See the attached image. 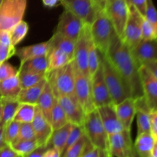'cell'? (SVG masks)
I'll return each instance as SVG.
<instances>
[{
    "instance_id": "obj_1",
    "label": "cell",
    "mask_w": 157,
    "mask_h": 157,
    "mask_svg": "<svg viewBox=\"0 0 157 157\" xmlns=\"http://www.w3.org/2000/svg\"><path fill=\"white\" fill-rule=\"evenodd\" d=\"M104 56L119 72L130 90L132 98L143 97V89L140 76V67L132 55L130 48L116 36Z\"/></svg>"
},
{
    "instance_id": "obj_2",
    "label": "cell",
    "mask_w": 157,
    "mask_h": 157,
    "mask_svg": "<svg viewBox=\"0 0 157 157\" xmlns=\"http://www.w3.org/2000/svg\"><path fill=\"white\" fill-rule=\"evenodd\" d=\"M90 32L92 41L103 55L107 54L112 41L117 36L104 9L97 12L94 20L90 25Z\"/></svg>"
},
{
    "instance_id": "obj_3",
    "label": "cell",
    "mask_w": 157,
    "mask_h": 157,
    "mask_svg": "<svg viewBox=\"0 0 157 157\" xmlns=\"http://www.w3.org/2000/svg\"><path fill=\"white\" fill-rule=\"evenodd\" d=\"M75 68L73 60L65 65L46 73L45 78L55 97L75 95Z\"/></svg>"
},
{
    "instance_id": "obj_4",
    "label": "cell",
    "mask_w": 157,
    "mask_h": 157,
    "mask_svg": "<svg viewBox=\"0 0 157 157\" xmlns=\"http://www.w3.org/2000/svg\"><path fill=\"white\" fill-rule=\"evenodd\" d=\"M101 64L104 81L113 104H118L127 98H132L130 90L126 81L107 57L103 55H101Z\"/></svg>"
},
{
    "instance_id": "obj_5",
    "label": "cell",
    "mask_w": 157,
    "mask_h": 157,
    "mask_svg": "<svg viewBox=\"0 0 157 157\" xmlns=\"http://www.w3.org/2000/svg\"><path fill=\"white\" fill-rule=\"evenodd\" d=\"M82 127L84 134L94 147L108 153V135L97 108L86 113Z\"/></svg>"
},
{
    "instance_id": "obj_6",
    "label": "cell",
    "mask_w": 157,
    "mask_h": 157,
    "mask_svg": "<svg viewBox=\"0 0 157 157\" xmlns=\"http://www.w3.org/2000/svg\"><path fill=\"white\" fill-rule=\"evenodd\" d=\"M28 0H3L0 6V30L10 31L23 20Z\"/></svg>"
},
{
    "instance_id": "obj_7",
    "label": "cell",
    "mask_w": 157,
    "mask_h": 157,
    "mask_svg": "<svg viewBox=\"0 0 157 157\" xmlns=\"http://www.w3.org/2000/svg\"><path fill=\"white\" fill-rule=\"evenodd\" d=\"M104 10L113 25L117 35L123 41L129 15V6L126 0H112L106 5Z\"/></svg>"
},
{
    "instance_id": "obj_8",
    "label": "cell",
    "mask_w": 157,
    "mask_h": 157,
    "mask_svg": "<svg viewBox=\"0 0 157 157\" xmlns=\"http://www.w3.org/2000/svg\"><path fill=\"white\" fill-rule=\"evenodd\" d=\"M92 42L90 32V25H85L79 37L75 41L73 61L75 68L80 73L89 76L87 69V56L90 44Z\"/></svg>"
},
{
    "instance_id": "obj_9",
    "label": "cell",
    "mask_w": 157,
    "mask_h": 157,
    "mask_svg": "<svg viewBox=\"0 0 157 157\" xmlns=\"http://www.w3.org/2000/svg\"><path fill=\"white\" fill-rule=\"evenodd\" d=\"M75 96L82 107L85 114L96 109L92 94L90 78L80 73L77 70L75 72Z\"/></svg>"
},
{
    "instance_id": "obj_10",
    "label": "cell",
    "mask_w": 157,
    "mask_h": 157,
    "mask_svg": "<svg viewBox=\"0 0 157 157\" xmlns=\"http://www.w3.org/2000/svg\"><path fill=\"white\" fill-rule=\"evenodd\" d=\"M108 153L111 157H133V144L130 130L108 135Z\"/></svg>"
},
{
    "instance_id": "obj_11",
    "label": "cell",
    "mask_w": 157,
    "mask_h": 157,
    "mask_svg": "<svg viewBox=\"0 0 157 157\" xmlns=\"http://www.w3.org/2000/svg\"><path fill=\"white\" fill-rule=\"evenodd\" d=\"M129 6V15L124 30V41L130 49L134 48L141 38V29L144 16L133 6Z\"/></svg>"
},
{
    "instance_id": "obj_12",
    "label": "cell",
    "mask_w": 157,
    "mask_h": 157,
    "mask_svg": "<svg viewBox=\"0 0 157 157\" xmlns=\"http://www.w3.org/2000/svg\"><path fill=\"white\" fill-rule=\"evenodd\" d=\"M84 25L82 20L70 11L64 9L60 15L55 32L76 41Z\"/></svg>"
},
{
    "instance_id": "obj_13",
    "label": "cell",
    "mask_w": 157,
    "mask_h": 157,
    "mask_svg": "<svg viewBox=\"0 0 157 157\" xmlns=\"http://www.w3.org/2000/svg\"><path fill=\"white\" fill-rule=\"evenodd\" d=\"M64 9L70 11L82 20L85 25H90L96 17V10L93 0H61Z\"/></svg>"
},
{
    "instance_id": "obj_14",
    "label": "cell",
    "mask_w": 157,
    "mask_h": 157,
    "mask_svg": "<svg viewBox=\"0 0 157 157\" xmlns=\"http://www.w3.org/2000/svg\"><path fill=\"white\" fill-rule=\"evenodd\" d=\"M143 95L149 109L157 110V79L144 65L139 68Z\"/></svg>"
},
{
    "instance_id": "obj_15",
    "label": "cell",
    "mask_w": 157,
    "mask_h": 157,
    "mask_svg": "<svg viewBox=\"0 0 157 157\" xmlns=\"http://www.w3.org/2000/svg\"><path fill=\"white\" fill-rule=\"evenodd\" d=\"M58 104L62 107L68 122L75 125L82 126L85 113L75 95H61L57 98Z\"/></svg>"
},
{
    "instance_id": "obj_16",
    "label": "cell",
    "mask_w": 157,
    "mask_h": 157,
    "mask_svg": "<svg viewBox=\"0 0 157 157\" xmlns=\"http://www.w3.org/2000/svg\"><path fill=\"white\" fill-rule=\"evenodd\" d=\"M90 80H91L92 94H93L94 102L96 108L107 104H113L104 81L101 64L94 75L90 78Z\"/></svg>"
},
{
    "instance_id": "obj_17",
    "label": "cell",
    "mask_w": 157,
    "mask_h": 157,
    "mask_svg": "<svg viewBox=\"0 0 157 157\" xmlns=\"http://www.w3.org/2000/svg\"><path fill=\"white\" fill-rule=\"evenodd\" d=\"M35 133V140L38 142L39 147H49L51 137L53 133V128L50 122L46 119L41 110L37 107L35 117L32 122Z\"/></svg>"
},
{
    "instance_id": "obj_18",
    "label": "cell",
    "mask_w": 157,
    "mask_h": 157,
    "mask_svg": "<svg viewBox=\"0 0 157 157\" xmlns=\"http://www.w3.org/2000/svg\"><path fill=\"white\" fill-rule=\"evenodd\" d=\"M97 110L107 135L114 134L125 130L117 115L114 104H110L97 107Z\"/></svg>"
},
{
    "instance_id": "obj_19",
    "label": "cell",
    "mask_w": 157,
    "mask_h": 157,
    "mask_svg": "<svg viewBox=\"0 0 157 157\" xmlns=\"http://www.w3.org/2000/svg\"><path fill=\"white\" fill-rule=\"evenodd\" d=\"M130 51L136 64L140 67L149 61L157 60V39L141 40Z\"/></svg>"
},
{
    "instance_id": "obj_20",
    "label": "cell",
    "mask_w": 157,
    "mask_h": 157,
    "mask_svg": "<svg viewBox=\"0 0 157 157\" xmlns=\"http://www.w3.org/2000/svg\"><path fill=\"white\" fill-rule=\"evenodd\" d=\"M115 110L124 129L131 131L133 119L136 116V99L128 98L118 104H114Z\"/></svg>"
},
{
    "instance_id": "obj_21",
    "label": "cell",
    "mask_w": 157,
    "mask_h": 157,
    "mask_svg": "<svg viewBox=\"0 0 157 157\" xmlns=\"http://www.w3.org/2000/svg\"><path fill=\"white\" fill-rule=\"evenodd\" d=\"M136 116L137 123V135L150 133V112L144 96L136 99Z\"/></svg>"
},
{
    "instance_id": "obj_22",
    "label": "cell",
    "mask_w": 157,
    "mask_h": 157,
    "mask_svg": "<svg viewBox=\"0 0 157 157\" xmlns=\"http://www.w3.org/2000/svg\"><path fill=\"white\" fill-rule=\"evenodd\" d=\"M50 48L49 41L32 44L20 48L15 50V55L20 60V63H23L28 60L43 55H47Z\"/></svg>"
},
{
    "instance_id": "obj_23",
    "label": "cell",
    "mask_w": 157,
    "mask_h": 157,
    "mask_svg": "<svg viewBox=\"0 0 157 157\" xmlns=\"http://www.w3.org/2000/svg\"><path fill=\"white\" fill-rule=\"evenodd\" d=\"M56 102L57 98L55 97L52 87L47 81L39 98H38L36 106L49 122H50L51 113H52L54 105Z\"/></svg>"
},
{
    "instance_id": "obj_24",
    "label": "cell",
    "mask_w": 157,
    "mask_h": 157,
    "mask_svg": "<svg viewBox=\"0 0 157 157\" xmlns=\"http://www.w3.org/2000/svg\"><path fill=\"white\" fill-rule=\"evenodd\" d=\"M46 83H47V79L46 78H44V79H42L35 85L31 86L27 88L21 89L17 99L20 103H27V104L36 105L38 98H39Z\"/></svg>"
},
{
    "instance_id": "obj_25",
    "label": "cell",
    "mask_w": 157,
    "mask_h": 157,
    "mask_svg": "<svg viewBox=\"0 0 157 157\" xmlns=\"http://www.w3.org/2000/svg\"><path fill=\"white\" fill-rule=\"evenodd\" d=\"M48 68V60L47 55L36 57L32 59L28 60L20 64L18 70L32 72L35 74H43L46 75Z\"/></svg>"
},
{
    "instance_id": "obj_26",
    "label": "cell",
    "mask_w": 157,
    "mask_h": 157,
    "mask_svg": "<svg viewBox=\"0 0 157 157\" xmlns=\"http://www.w3.org/2000/svg\"><path fill=\"white\" fill-rule=\"evenodd\" d=\"M155 139L151 133H144L137 135L133 148L140 157H150L154 145Z\"/></svg>"
},
{
    "instance_id": "obj_27",
    "label": "cell",
    "mask_w": 157,
    "mask_h": 157,
    "mask_svg": "<svg viewBox=\"0 0 157 157\" xmlns=\"http://www.w3.org/2000/svg\"><path fill=\"white\" fill-rule=\"evenodd\" d=\"M21 89L18 75L0 81V90L3 98H18Z\"/></svg>"
},
{
    "instance_id": "obj_28",
    "label": "cell",
    "mask_w": 157,
    "mask_h": 157,
    "mask_svg": "<svg viewBox=\"0 0 157 157\" xmlns=\"http://www.w3.org/2000/svg\"><path fill=\"white\" fill-rule=\"evenodd\" d=\"M48 41L50 44V48L60 49L67 54L73 60L75 41L55 32Z\"/></svg>"
},
{
    "instance_id": "obj_29",
    "label": "cell",
    "mask_w": 157,
    "mask_h": 157,
    "mask_svg": "<svg viewBox=\"0 0 157 157\" xmlns=\"http://www.w3.org/2000/svg\"><path fill=\"white\" fill-rule=\"evenodd\" d=\"M48 68L47 72L55 69H58L65 65L71 61V58L66 53L58 48H50L48 52Z\"/></svg>"
},
{
    "instance_id": "obj_30",
    "label": "cell",
    "mask_w": 157,
    "mask_h": 157,
    "mask_svg": "<svg viewBox=\"0 0 157 157\" xmlns=\"http://www.w3.org/2000/svg\"><path fill=\"white\" fill-rule=\"evenodd\" d=\"M71 126L72 124L67 123L64 127L53 130V133H52V137L49 142V146L52 145V147L59 150L61 154H63V152H64L66 141H67Z\"/></svg>"
},
{
    "instance_id": "obj_31",
    "label": "cell",
    "mask_w": 157,
    "mask_h": 157,
    "mask_svg": "<svg viewBox=\"0 0 157 157\" xmlns=\"http://www.w3.org/2000/svg\"><path fill=\"white\" fill-rule=\"evenodd\" d=\"M2 117L0 123V127H3L9 121L14 119V117L20 104V102L17 98H2Z\"/></svg>"
},
{
    "instance_id": "obj_32",
    "label": "cell",
    "mask_w": 157,
    "mask_h": 157,
    "mask_svg": "<svg viewBox=\"0 0 157 157\" xmlns=\"http://www.w3.org/2000/svg\"><path fill=\"white\" fill-rule=\"evenodd\" d=\"M37 106L35 104L20 103L19 107L14 117V121H18L20 124L32 123L36 112Z\"/></svg>"
},
{
    "instance_id": "obj_33",
    "label": "cell",
    "mask_w": 157,
    "mask_h": 157,
    "mask_svg": "<svg viewBox=\"0 0 157 157\" xmlns=\"http://www.w3.org/2000/svg\"><path fill=\"white\" fill-rule=\"evenodd\" d=\"M67 123L69 122L67 116L57 100V102L55 103L52 110L50 117V124L53 128V130L64 127Z\"/></svg>"
},
{
    "instance_id": "obj_34",
    "label": "cell",
    "mask_w": 157,
    "mask_h": 157,
    "mask_svg": "<svg viewBox=\"0 0 157 157\" xmlns=\"http://www.w3.org/2000/svg\"><path fill=\"white\" fill-rule=\"evenodd\" d=\"M101 55L93 41L90 44L87 56V69L90 78H91L101 66Z\"/></svg>"
},
{
    "instance_id": "obj_35",
    "label": "cell",
    "mask_w": 157,
    "mask_h": 157,
    "mask_svg": "<svg viewBox=\"0 0 157 157\" xmlns=\"http://www.w3.org/2000/svg\"><path fill=\"white\" fill-rule=\"evenodd\" d=\"M10 146L18 155H22L24 156H27L39 147V145L35 139L16 140Z\"/></svg>"
},
{
    "instance_id": "obj_36",
    "label": "cell",
    "mask_w": 157,
    "mask_h": 157,
    "mask_svg": "<svg viewBox=\"0 0 157 157\" xmlns=\"http://www.w3.org/2000/svg\"><path fill=\"white\" fill-rule=\"evenodd\" d=\"M18 75L22 89L35 85L45 78V75L43 74H35L20 70H18Z\"/></svg>"
},
{
    "instance_id": "obj_37",
    "label": "cell",
    "mask_w": 157,
    "mask_h": 157,
    "mask_svg": "<svg viewBox=\"0 0 157 157\" xmlns=\"http://www.w3.org/2000/svg\"><path fill=\"white\" fill-rule=\"evenodd\" d=\"M29 32V25L28 23L25 21H21L19 23L14 26L10 30L11 42L12 45L15 46L19 44L25 38Z\"/></svg>"
},
{
    "instance_id": "obj_38",
    "label": "cell",
    "mask_w": 157,
    "mask_h": 157,
    "mask_svg": "<svg viewBox=\"0 0 157 157\" xmlns=\"http://www.w3.org/2000/svg\"><path fill=\"white\" fill-rule=\"evenodd\" d=\"M3 133H4V138L6 144L8 145H11L16 140L19 131L20 123L15 121L14 120L9 121L8 124L3 126Z\"/></svg>"
},
{
    "instance_id": "obj_39",
    "label": "cell",
    "mask_w": 157,
    "mask_h": 157,
    "mask_svg": "<svg viewBox=\"0 0 157 157\" xmlns=\"http://www.w3.org/2000/svg\"><path fill=\"white\" fill-rule=\"evenodd\" d=\"M87 141L88 140L87 136L84 134L75 144L63 153L61 157H81L84 153Z\"/></svg>"
},
{
    "instance_id": "obj_40",
    "label": "cell",
    "mask_w": 157,
    "mask_h": 157,
    "mask_svg": "<svg viewBox=\"0 0 157 157\" xmlns=\"http://www.w3.org/2000/svg\"><path fill=\"white\" fill-rule=\"evenodd\" d=\"M142 40L157 39V27L144 17L141 29Z\"/></svg>"
},
{
    "instance_id": "obj_41",
    "label": "cell",
    "mask_w": 157,
    "mask_h": 157,
    "mask_svg": "<svg viewBox=\"0 0 157 157\" xmlns=\"http://www.w3.org/2000/svg\"><path fill=\"white\" fill-rule=\"evenodd\" d=\"M84 134V130H83L82 126L72 124L70 132H69L68 136H67V141H66V144L65 147H64V150L63 153H64L67 149L70 148L73 144H75Z\"/></svg>"
},
{
    "instance_id": "obj_42",
    "label": "cell",
    "mask_w": 157,
    "mask_h": 157,
    "mask_svg": "<svg viewBox=\"0 0 157 157\" xmlns=\"http://www.w3.org/2000/svg\"><path fill=\"white\" fill-rule=\"evenodd\" d=\"M34 139H35V136L32 123H23V124H20L19 131H18V135L16 140Z\"/></svg>"
},
{
    "instance_id": "obj_43",
    "label": "cell",
    "mask_w": 157,
    "mask_h": 157,
    "mask_svg": "<svg viewBox=\"0 0 157 157\" xmlns=\"http://www.w3.org/2000/svg\"><path fill=\"white\" fill-rule=\"evenodd\" d=\"M18 69L15 68L7 61L0 64V81L18 75Z\"/></svg>"
},
{
    "instance_id": "obj_44",
    "label": "cell",
    "mask_w": 157,
    "mask_h": 157,
    "mask_svg": "<svg viewBox=\"0 0 157 157\" xmlns=\"http://www.w3.org/2000/svg\"><path fill=\"white\" fill-rule=\"evenodd\" d=\"M145 18L157 27V10L153 0H147Z\"/></svg>"
},
{
    "instance_id": "obj_45",
    "label": "cell",
    "mask_w": 157,
    "mask_h": 157,
    "mask_svg": "<svg viewBox=\"0 0 157 157\" xmlns=\"http://www.w3.org/2000/svg\"><path fill=\"white\" fill-rule=\"evenodd\" d=\"M16 48L13 45H3L0 44V64L5 62L8 59L15 55Z\"/></svg>"
},
{
    "instance_id": "obj_46",
    "label": "cell",
    "mask_w": 157,
    "mask_h": 157,
    "mask_svg": "<svg viewBox=\"0 0 157 157\" xmlns=\"http://www.w3.org/2000/svg\"><path fill=\"white\" fill-rule=\"evenodd\" d=\"M128 6H133L139 11L140 13L145 17L147 0H126Z\"/></svg>"
},
{
    "instance_id": "obj_47",
    "label": "cell",
    "mask_w": 157,
    "mask_h": 157,
    "mask_svg": "<svg viewBox=\"0 0 157 157\" xmlns=\"http://www.w3.org/2000/svg\"><path fill=\"white\" fill-rule=\"evenodd\" d=\"M101 153V150L94 147L90 141H87L86 145V148L84 150V153L81 157H99Z\"/></svg>"
},
{
    "instance_id": "obj_48",
    "label": "cell",
    "mask_w": 157,
    "mask_h": 157,
    "mask_svg": "<svg viewBox=\"0 0 157 157\" xmlns=\"http://www.w3.org/2000/svg\"><path fill=\"white\" fill-rule=\"evenodd\" d=\"M150 133L157 140V110L150 112Z\"/></svg>"
},
{
    "instance_id": "obj_49",
    "label": "cell",
    "mask_w": 157,
    "mask_h": 157,
    "mask_svg": "<svg viewBox=\"0 0 157 157\" xmlns=\"http://www.w3.org/2000/svg\"><path fill=\"white\" fill-rule=\"evenodd\" d=\"M0 44L3 45H12L10 31L0 30Z\"/></svg>"
},
{
    "instance_id": "obj_50",
    "label": "cell",
    "mask_w": 157,
    "mask_h": 157,
    "mask_svg": "<svg viewBox=\"0 0 157 157\" xmlns=\"http://www.w3.org/2000/svg\"><path fill=\"white\" fill-rule=\"evenodd\" d=\"M18 155L10 145H6L0 149V157H16Z\"/></svg>"
},
{
    "instance_id": "obj_51",
    "label": "cell",
    "mask_w": 157,
    "mask_h": 157,
    "mask_svg": "<svg viewBox=\"0 0 157 157\" xmlns=\"http://www.w3.org/2000/svg\"><path fill=\"white\" fill-rule=\"evenodd\" d=\"M152 74L153 76L157 79V60H153V61H149L144 64Z\"/></svg>"
},
{
    "instance_id": "obj_52",
    "label": "cell",
    "mask_w": 157,
    "mask_h": 157,
    "mask_svg": "<svg viewBox=\"0 0 157 157\" xmlns=\"http://www.w3.org/2000/svg\"><path fill=\"white\" fill-rule=\"evenodd\" d=\"M62 154L61 152L57 149L52 147V148H48L46 151L44 152L43 157H61Z\"/></svg>"
},
{
    "instance_id": "obj_53",
    "label": "cell",
    "mask_w": 157,
    "mask_h": 157,
    "mask_svg": "<svg viewBox=\"0 0 157 157\" xmlns=\"http://www.w3.org/2000/svg\"><path fill=\"white\" fill-rule=\"evenodd\" d=\"M48 147H39L36 150H34L33 152H32L29 155L25 156V157H43V155H44V152L46 151Z\"/></svg>"
},
{
    "instance_id": "obj_54",
    "label": "cell",
    "mask_w": 157,
    "mask_h": 157,
    "mask_svg": "<svg viewBox=\"0 0 157 157\" xmlns=\"http://www.w3.org/2000/svg\"><path fill=\"white\" fill-rule=\"evenodd\" d=\"M109 1L110 0H93L94 4L97 11L103 10V9H105L106 5L107 4Z\"/></svg>"
},
{
    "instance_id": "obj_55",
    "label": "cell",
    "mask_w": 157,
    "mask_h": 157,
    "mask_svg": "<svg viewBox=\"0 0 157 157\" xmlns=\"http://www.w3.org/2000/svg\"><path fill=\"white\" fill-rule=\"evenodd\" d=\"M42 2L45 7L53 8L60 3L61 0H42Z\"/></svg>"
},
{
    "instance_id": "obj_56",
    "label": "cell",
    "mask_w": 157,
    "mask_h": 157,
    "mask_svg": "<svg viewBox=\"0 0 157 157\" xmlns=\"http://www.w3.org/2000/svg\"><path fill=\"white\" fill-rule=\"evenodd\" d=\"M6 145H8V144H6V140H5L4 133H3V127H0V149L3 148V147H6Z\"/></svg>"
},
{
    "instance_id": "obj_57",
    "label": "cell",
    "mask_w": 157,
    "mask_h": 157,
    "mask_svg": "<svg viewBox=\"0 0 157 157\" xmlns=\"http://www.w3.org/2000/svg\"><path fill=\"white\" fill-rule=\"evenodd\" d=\"M150 157H157V140H155L154 145H153V149H152L151 154Z\"/></svg>"
},
{
    "instance_id": "obj_58",
    "label": "cell",
    "mask_w": 157,
    "mask_h": 157,
    "mask_svg": "<svg viewBox=\"0 0 157 157\" xmlns=\"http://www.w3.org/2000/svg\"><path fill=\"white\" fill-rule=\"evenodd\" d=\"M99 157H111V156H110V154H109L107 152H105V151H103V150H101V154H100Z\"/></svg>"
},
{
    "instance_id": "obj_59",
    "label": "cell",
    "mask_w": 157,
    "mask_h": 157,
    "mask_svg": "<svg viewBox=\"0 0 157 157\" xmlns=\"http://www.w3.org/2000/svg\"><path fill=\"white\" fill-rule=\"evenodd\" d=\"M2 117V98L0 99V123H1Z\"/></svg>"
},
{
    "instance_id": "obj_60",
    "label": "cell",
    "mask_w": 157,
    "mask_h": 157,
    "mask_svg": "<svg viewBox=\"0 0 157 157\" xmlns=\"http://www.w3.org/2000/svg\"><path fill=\"white\" fill-rule=\"evenodd\" d=\"M16 157H25V156H22V155H18V156H17Z\"/></svg>"
},
{
    "instance_id": "obj_61",
    "label": "cell",
    "mask_w": 157,
    "mask_h": 157,
    "mask_svg": "<svg viewBox=\"0 0 157 157\" xmlns=\"http://www.w3.org/2000/svg\"><path fill=\"white\" fill-rule=\"evenodd\" d=\"M3 2V0H0V6H1V4H2V2Z\"/></svg>"
},
{
    "instance_id": "obj_62",
    "label": "cell",
    "mask_w": 157,
    "mask_h": 157,
    "mask_svg": "<svg viewBox=\"0 0 157 157\" xmlns=\"http://www.w3.org/2000/svg\"><path fill=\"white\" fill-rule=\"evenodd\" d=\"M2 98V95H1V90H0V99Z\"/></svg>"
},
{
    "instance_id": "obj_63",
    "label": "cell",
    "mask_w": 157,
    "mask_h": 157,
    "mask_svg": "<svg viewBox=\"0 0 157 157\" xmlns=\"http://www.w3.org/2000/svg\"><path fill=\"white\" fill-rule=\"evenodd\" d=\"M110 1H112V0H110V1H109V2H110ZM108 2H107V3H108Z\"/></svg>"
}]
</instances>
